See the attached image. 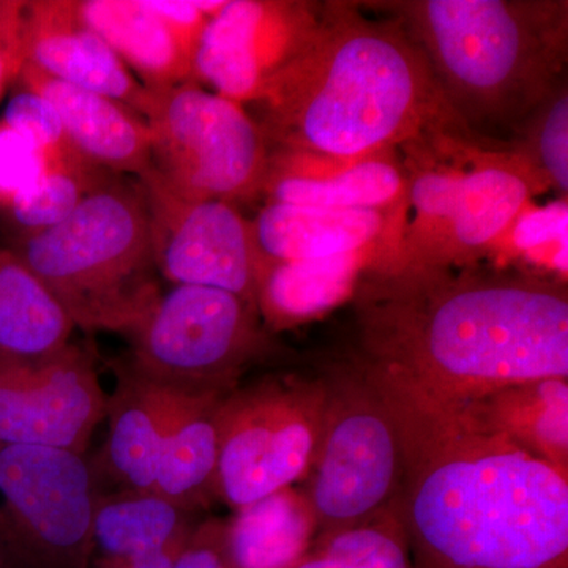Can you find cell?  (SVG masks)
<instances>
[{"instance_id": "cell-33", "label": "cell", "mask_w": 568, "mask_h": 568, "mask_svg": "<svg viewBox=\"0 0 568 568\" xmlns=\"http://www.w3.org/2000/svg\"><path fill=\"white\" fill-rule=\"evenodd\" d=\"M174 568H233L224 540V521H200L186 540Z\"/></svg>"}, {"instance_id": "cell-12", "label": "cell", "mask_w": 568, "mask_h": 568, "mask_svg": "<svg viewBox=\"0 0 568 568\" xmlns=\"http://www.w3.org/2000/svg\"><path fill=\"white\" fill-rule=\"evenodd\" d=\"M106 403L84 347L69 343L36 357L0 353V444L85 454Z\"/></svg>"}, {"instance_id": "cell-32", "label": "cell", "mask_w": 568, "mask_h": 568, "mask_svg": "<svg viewBox=\"0 0 568 568\" xmlns=\"http://www.w3.org/2000/svg\"><path fill=\"white\" fill-rule=\"evenodd\" d=\"M193 63L207 18L194 0H144Z\"/></svg>"}, {"instance_id": "cell-30", "label": "cell", "mask_w": 568, "mask_h": 568, "mask_svg": "<svg viewBox=\"0 0 568 568\" xmlns=\"http://www.w3.org/2000/svg\"><path fill=\"white\" fill-rule=\"evenodd\" d=\"M2 121L32 141L47 164H91L71 145L58 111L39 93L22 89L7 104Z\"/></svg>"}, {"instance_id": "cell-37", "label": "cell", "mask_w": 568, "mask_h": 568, "mask_svg": "<svg viewBox=\"0 0 568 568\" xmlns=\"http://www.w3.org/2000/svg\"><path fill=\"white\" fill-rule=\"evenodd\" d=\"M0 568H6V567H3L2 564H0Z\"/></svg>"}, {"instance_id": "cell-21", "label": "cell", "mask_w": 568, "mask_h": 568, "mask_svg": "<svg viewBox=\"0 0 568 568\" xmlns=\"http://www.w3.org/2000/svg\"><path fill=\"white\" fill-rule=\"evenodd\" d=\"M77 9L145 89L196 82L189 55L144 0H77Z\"/></svg>"}, {"instance_id": "cell-25", "label": "cell", "mask_w": 568, "mask_h": 568, "mask_svg": "<svg viewBox=\"0 0 568 568\" xmlns=\"http://www.w3.org/2000/svg\"><path fill=\"white\" fill-rule=\"evenodd\" d=\"M469 402L519 446L567 473L568 379L511 384Z\"/></svg>"}, {"instance_id": "cell-23", "label": "cell", "mask_w": 568, "mask_h": 568, "mask_svg": "<svg viewBox=\"0 0 568 568\" xmlns=\"http://www.w3.org/2000/svg\"><path fill=\"white\" fill-rule=\"evenodd\" d=\"M317 536L304 489L274 495L234 510L224 521V540L233 568H294Z\"/></svg>"}, {"instance_id": "cell-35", "label": "cell", "mask_w": 568, "mask_h": 568, "mask_svg": "<svg viewBox=\"0 0 568 568\" xmlns=\"http://www.w3.org/2000/svg\"><path fill=\"white\" fill-rule=\"evenodd\" d=\"M515 242L519 250L538 248L545 242L555 241L567 231V203L564 201L559 209H549L545 212L532 213L521 220L519 216Z\"/></svg>"}, {"instance_id": "cell-8", "label": "cell", "mask_w": 568, "mask_h": 568, "mask_svg": "<svg viewBox=\"0 0 568 568\" xmlns=\"http://www.w3.org/2000/svg\"><path fill=\"white\" fill-rule=\"evenodd\" d=\"M327 403L304 493L317 534L349 528L386 510L402 478V443L390 407L355 365L325 377Z\"/></svg>"}, {"instance_id": "cell-22", "label": "cell", "mask_w": 568, "mask_h": 568, "mask_svg": "<svg viewBox=\"0 0 568 568\" xmlns=\"http://www.w3.org/2000/svg\"><path fill=\"white\" fill-rule=\"evenodd\" d=\"M387 152L346 163L334 174H310L268 162L263 192L267 203L325 209H396L406 201L405 168Z\"/></svg>"}, {"instance_id": "cell-31", "label": "cell", "mask_w": 568, "mask_h": 568, "mask_svg": "<svg viewBox=\"0 0 568 568\" xmlns=\"http://www.w3.org/2000/svg\"><path fill=\"white\" fill-rule=\"evenodd\" d=\"M47 173V160L24 134L0 121V205L32 190Z\"/></svg>"}, {"instance_id": "cell-34", "label": "cell", "mask_w": 568, "mask_h": 568, "mask_svg": "<svg viewBox=\"0 0 568 568\" xmlns=\"http://www.w3.org/2000/svg\"><path fill=\"white\" fill-rule=\"evenodd\" d=\"M26 2L10 0L9 10L0 21V99L10 82L18 81L24 67Z\"/></svg>"}, {"instance_id": "cell-16", "label": "cell", "mask_w": 568, "mask_h": 568, "mask_svg": "<svg viewBox=\"0 0 568 568\" xmlns=\"http://www.w3.org/2000/svg\"><path fill=\"white\" fill-rule=\"evenodd\" d=\"M18 81L54 106L71 145L85 162L136 181L152 170L151 130L138 112L100 93L52 80L28 63Z\"/></svg>"}, {"instance_id": "cell-4", "label": "cell", "mask_w": 568, "mask_h": 568, "mask_svg": "<svg viewBox=\"0 0 568 568\" xmlns=\"http://www.w3.org/2000/svg\"><path fill=\"white\" fill-rule=\"evenodd\" d=\"M388 11L422 51L470 134L518 136L566 81L567 2L398 0Z\"/></svg>"}, {"instance_id": "cell-29", "label": "cell", "mask_w": 568, "mask_h": 568, "mask_svg": "<svg viewBox=\"0 0 568 568\" xmlns=\"http://www.w3.org/2000/svg\"><path fill=\"white\" fill-rule=\"evenodd\" d=\"M517 153L545 190L568 194V91L559 84L518 133Z\"/></svg>"}, {"instance_id": "cell-5", "label": "cell", "mask_w": 568, "mask_h": 568, "mask_svg": "<svg viewBox=\"0 0 568 568\" xmlns=\"http://www.w3.org/2000/svg\"><path fill=\"white\" fill-rule=\"evenodd\" d=\"M74 327L132 335L162 290L141 183L115 175L58 226L13 248Z\"/></svg>"}, {"instance_id": "cell-27", "label": "cell", "mask_w": 568, "mask_h": 568, "mask_svg": "<svg viewBox=\"0 0 568 568\" xmlns=\"http://www.w3.org/2000/svg\"><path fill=\"white\" fill-rule=\"evenodd\" d=\"M294 568H413L394 507L349 528L317 534Z\"/></svg>"}, {"instance_id": "cell-7", "label": "cell", "mask_w": 568, "mask_h": 568, "mask_svg": "<svg viewBox=\"0 0 568 568\" xmlns=\"http://www.w3.org/2000/svg\"><path fill=\"white\" fill-rule=\"evenodd\" d=\"M134 375L182 394L227 395L274 351L256 306L211 287L173 286L130 335Z\"/></svg>"}, {"instance_id": "cell-6", "label": "cell", "mask_w": 568, "mask_h": 568, "mask_svg": "<svg viewBox=\"0 0 568 568\" xmlns=\"http://www.w3.org/2000/svg\"><path fill=\"white\" fill-rule=\"evenodd\" d=\"M138 114L152 138V171L182 196L224 203L263 192L271 145L242 104L197 82L145 89Z\"/></svg>"}, {"instance_id": "cell-10", "label": "cell", "mask_w": 568, "mask_h": 568, "mask_svg": "<svg viewBox=\"0 0 568 568\" xmlns=\"http://www.w3.org/2000/svg\"><path fill=\"white\" fill-rule=\"evenodd\" d=\"M100 493L85 454L0 444V564L91 567L92 515Z\"/></svg>"}, {"instance_id": "cell-26", "label": "cell", "mask_w": 568, "mask_h": 568, "mask_svg": "<svg viewBox=\"0 0 568 568\" xmlns=\"http://www.w3.org/2000/svg\"><path fill=\"white\" fill-rule=\"evenodd\" d=\"M69 315L11 248H0V353L36 357L69 345Z\"/></svg>"}, {"instance_id": "cell-14", "label": "cell", "mask_w": 568, "mask_h": 568, "mask_svg": "<svg viewBox=\"0 0 568 568\" xmlns=\"http://www.w3.org/2000/svg\"><path fill=\"white\" fill-rule=\"evenodd\" d=\"M24 58L28 65L140 111L145 88L92 28L77 0H32L24 10Z\"/></svg>"}, {"instance_id": "cell-3", "label": "cell", "mask_w": 568, "mask_h": 568, "mask_svg": "<svg viewBox=\"0 0 568 568\" xmlns=\"http://www.w3.org/2000/svg\"><path fill=\"white\" fill-rule=\"evenodd\" d=\"M246 106L271 149L312 159L351 163L435 138L476 141L403 26L369 20L355 3L306 17Z\"/></svg>"}, {"instance_id": "cell-1", "label": "cell", "mask_w": 568, "mask_h": 568, "mask_svg": "<svg viewBox=\"0 0 568 568\" xmlns=\"http://www.w3.org/2000/svg\"><path fill=\"white\" fill-rule=\"evenodd\" d=\"M355 364L469 402L511 384L568 379L567 284L552 276L392 256L354 293Z\"/></svg>"}, {"instance_id": "cell-13", "label": "cell", "mask_w": 568, "mask_h": 568, "mask_svg": "<svg viewBox=\"0 0 568 568\" xmlns=\"http://www.w3.org/2000/svg\"><path fill=\"white\" fill-rule=\"evenodd\" d=\"M306 17L298 3L226 0L194 52V81L246 106L286 58Z\"/></svg>"}, {"instance_id": "cell-28", "label": "cell", "mask_w": 568, "mask_h": 568, "mask_svg": "<svg viewBox=\"0 0 568 568\" xmlns=\"http://www.w3.org/2000/svg\"><path fill=\"white\" fill-rule=\"evenodd\" d=\"M112 178L115 174L92 164H47L41 181L7 207L11 223L18 227V239L58 226Z\"/></svg>"}, {"instance_id": "cell-18", "label": "cell", "mask_w": 568, "mask_h": 568, "mask_svg": "<svg viewBox=\"0 0 568 568\" xmlns=\"http://www.w3.org/2000/svg\"><path fill=\"white\" fill-rule=\"evenodd\" d=\"M388 222L376 209L267 203L250 224L264 263H295L375 248Z\"/></svg>"}, {"instance_id": "cell-20", "label": "cell", "mask_w": 568, "mask_h": 568, "mask_svg": "<svg viewBox=\"0 0 568 568\" xmlns=\"http://www.w3.org/2000/svg\"><path fill=\"white\" fill-rule=\"evenodd\" d=\"M383 246L295 263H265L257 283L256 306L265 327H293L353 297L366 265L383 256Z\"/></svg>"}, {"instance_id": "cell-17", "label": "cell", "mask_w": 568, "mask_h": 568, "mask_svg": "<svg viewBox=\"0 0 568 568\" xmlns=\"http://www.w3.org/2000/svg\"><path fill=\"white\" fill-rule=\"evenodd\" d=\"M178 392L149 383L125 365L108 396V439L95 462L99 481L106 477L118 489L153 491L164 433Z\"/></svg>"}, {"instance_id": "cell-2", "label": "cell", "mask_w": 568, "mask_h": 568, "mask_svg": "<svg viewBox=\"0 0 568 568\" xmlns=\"http://www.w3.org/2000/svg\"><path fill=\"white\" fill-rule=\"evenodd\" d=\"M362 369L398 428L402 478L392 507L413 568H568L567 473L473 403Z\"/></svg>"}, {"instance_id": "cell-24", "label": "cell", "mask_w": 568, "mask_h": 568, "mask_svg": "<svg viewBox=\"0 0 568 568\" xmlns=\"http://www.w3.org/2000/svg\"><path fill=\"white\" fill-rule=\"evenodd\" d=\"M200 521V511L155 491H102L92 515L93 556L126 558L159 551L192 536Z\"/></svg>"}, {"instance_id": "cell-15", "label": "cell", "mask_w": 568, "mask_h": 568, "mask_svg": "<svg viewBox=\"0 0 568 568\" xmlns=\"http://www.w3.org/2000/svg\"><path fill=\"white\" fill-rule=\"evenodd\" d=\"M473 166L459 175L454 211L432 260L425 264H469L511 230L529 197L545 190L511 151L474 149Z\"/></svg>"}, {"instance_id": "cell-36", "label": "cell", "mask_w": 568, "mask_h": 568, "mask_svg": "<svg viewBox=\"0 0 568 568\" xmlns=\"http://www.w3.org/2000/svg\"><path fill=\"white\" fill-rule=\"evenodd\" d=\"M186 540L178 541L171 547L159 549V551L145 552V555L126 556V558H100L93 556L89 568H174L175 560Z\"/></svg>"}, {"instance_id": "cell-9", "label": "cell", "mask_w": 568, "mask_h": 568, "mask_svg": "<svg viewBox=\"0 0 568 568\" xmlns=\"http://www.w3.org/2000/svg\"><path fill=\"white\" fill-rule=\"evenodd\" d=\"M325 379L268 376L235 387L219 407L216 499L233 510L294 487L315 462Z\"/></svg>"}, {"instance_id": "cell-19", "label": "cell", "mask_w": 568, "mask_h": 568, "mask_svg": "<svg viewBox=\"0 0 568 568\" xmlns=\"http://www.w3.org/2000/svg\"><path fill=\"white\" fill-rule=\"evenodd\" d=\"M226 395L178 392L164 433L153 491L190 510L216 499L219 407Z\"/></svg>"}, {"instance_id": "cell-11", "label": "cell", "mask_w": 568, "mask_h": 568, "mask_svg": "<svg viewBox=\"0 0 568 568\" xmlns=\"http://www.w3.org/2000/svg\"><path fill=\"white\" fill-rule=\"evenodd\" d=\"M138 182L148 204L159 275L173 286L211 287L256 306L265 263L254 246L252 224L235 205L182 196L152 170Z\"/></svg>"}]
</instances>
